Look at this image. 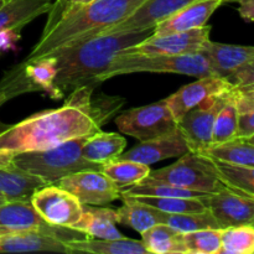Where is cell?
Listing matches in <instances>:
<instances>
[{
	"mask_svg": "<svg viewBox=\"0 0 254 254\" xmlns=\"http://www.w3.org/2000/svg\"><path fill=\"white\" fill-rule=\"evenodd\" d=\"M227 93L212 97L198 104L184 114L178 122V128L188 144L189 151L201 154L212 144L213 124L227 99Z\"/></svg>",
	"mask_w": 254,
	"mask_h": 254,
	"instance_id": "8fae6325",
	"label": "cell"
},
{
	"mask_svg": "<svg viewBox=\"0 0 254 254\" xmlns=\"http://www.w3.org/2000/svg\"><path fill=\"white\" fill-rule=\"evenodd\" d=\"M11 231L12 230H9V228L1 227V226H0V237H1V236H4V235H6V233L11 232Z\"/></svg>",
	"mask_w": 254,
	"mask_h": 254,
	"instance_id": "ab89813d",
	"label": "cell"
},
{
	"mask_svg": "<svg viewBox=\"0 0 254 254\" xmlns=\"http://www.w3.org/2000/svg\"><path fill=\"white\" fill-rule=\"evenodd\" d=\"M131 197L165 213L202 212L207 210L201 198L195 197H153V196H131Z\"/></svg>",
	"mask_w": 254,
	"mask_h": 254,
	"instance_id": "d6a6232c",
	"label": "cell"
},
{
	"mask_svg": "<svg viewBox=\"0 0 254 254\" xmlns=\"http://www.w3.org/2000/svg\"><path fill=\"white\" fill-rule=\"evenodd\" d=\"M94 1V0H66L64 2H62V4H52V7L51 10H50V14H54V12H57L60 11V10L62 9V7H71V6H82V5H86V4H89V2Z\"/></svg>",
	"mask_w": 254,
	"mask_h": 254,
	"instance_id": "f35d334b",
	"label": "cell"
},
{
	"mask_svg": "<svg viewBox=\"0 0 254 254\" xmlns=\"http://www.w3.org/2000/svg\"><path fill=\"white\" fill-rule=\"evenodd\" d=\"M96 87H77L62 106L32 114L14 126H6L0 131V168H6L10 159L20 153L45 150L101 130L102 124L118 111L119 104L107 97L92 98Z\"/></svg>",
	"mask_w": 254,
	"mask_h": 254,
	"instance_id": "6da1fadb",
	"label": "cell"
},
{
	"mask_svg": "<svg viewBox=\"0 0 254 254\" xmlns=\"http://www.w3.org/2000/svg\"><path fill=\"white\" fill-rule=\"evenodd\" d=\"M4 202H6V200H5L4 197H1V196H0V205H1V203H4Z\"/></svg>",
	"mask_w": 254,
	"mask_h": 254,
	"instance_id": "7bdbcfd3",
	"label": "cell"
},
{
	"mask_svg": "<svg viewBox=\"0 0 254 254\" xmlns=\"http://www.w3.org/2000/svg\"><path fill=\"white\" fill-rule=\"evenodd\" d=\"M232 87L253 86L254 84V61L238 67L226 78Z\"/></svg>",
	"mask_w": 254,
	"mask_h": 254,
	"instance_id": "e575fe53",
	"label": "cell"
},
{
	"mask_svg": "<svg viewBox=\"0 0 254 254\" xmlns=\"http://www.w3.org/2000/svg\"><path fill=\"white\" fill-rule=\"evenodd\" d=\"M30 203L45 222L57 227L71 228L82 216V203L55 184L37 189Z\"/></svg>",
	"mask_w": 254,
	"mask_h": 254,
	"instance_id": "30bf717a",
	"label": "cell"
},
{
	"mask_svg": "<svg viewBox=\"0 0 254 254\" xmlns=\"http://www.w3.org/2000/svg\"><path fill=\"white\" fill-rule=\"evenodd\" d=\"M121 198L123 206L116 210L117 223L133 228L139 233H143L156 223H165V212L145 205L131 196L121 195Z\"/></svg>",
	"mask_w": 254,
	"mask_h": 254,
	"instance_id": "7402d4cb",
	"label": "cell"
},
{
	"mask_svg": "<svg viewBox=\"0 0 254 254\" xmlns=\"http://www.w3.org/2000/svg\"><path fill=\"white\" fill-rule=\"evenodd\" d=\"M2 1H4V0H0V4H1V2H2Z\"/></svg>",
	"mask_w": 254,
	"mask_h": 254,
	"instance_id": "ee69618b",
	"label": "cell"
},
{
	"mask_svg": "<svg viewBox=\"0 0 254 254\" xmlns=\"http://www.w3.org/2000/svg\"><path fill=\"white\" fill-rule=\"evenodd\" d=\"M69 253L64 242L39 231H11L0 237V253Z\"/></svg>",
	"mask_w": 254,
	"mask_h": 254,
	"instance_id": "ac0fdd59",
	"label": "cell"
},
{
	"mask_svg": "<svg viewBox=\"0 0 254 254\" xmlns=\"http://www.w3.org/2000/svg\"><path fill=\"white\" fill-rule=\"evenodd\" d=\"M153 32L154 29H145L101 34L54 50L46 55L55 59L56 76L54 87L64 96L66 91L84 84L98 86L97 78L108 68L117 55L141 42Z\"/></svg>",
	"mask_w": 254,
	"mask_h": 254,
	"instance_id": "3957f363",
	"label": "cell"
},
{
	"mask_svg": "<svg viewBox=\"0 0 254 254\" xmlns=\"http://www.w3.org/2000/svg\"><path fill=\"white\" fill-rule=\"evenodd\" d=\"M139 72L176 73L196 77V78L215 76L210 60L203 51L178 55V56L119 54L112 60L108 68L99 74L97 82L102 83L112 77L139 73Z\"/></svg>",
	"mask_w": 254,
	"mask_h": 254,
	"instance_id": "5b68a950",
	"label": "cell"
},
{
	"mask_svg": "<svg viewBox=\"0 0 254 254\" xmlns=\"http://www.w3.org/2000/svg\"><path fill=\"white\" fill-rule=\"evenodd\" d=\"M86 138L71 139L45 150L20 153L10 159L5 169L36 176L49 185L78 171L101 170L102 165L82 156V145Z\"/></svg>",
	"mask_w": 254,
	"mask_h": 254,
	"instance_id": "277c9868",
	"label": "cell"
},
{
	"mask_svg": "<svg viewBox=\"0 0 254 254\" xmlns=\"http://www.w3.org/2000/svg\"><path fill=\"white\" fill-rule=\"evenodd\" d=\"M202 155L235 165L254 168V136L236 138L221 144H211Z\"/></svg>",
	"mask_w": 254,
	"mask_h": 254,
	"instance_id": "484cf974",
	"label": "cell"
},
{
	"mask_svg": "<svg viewBox=\"0 0 254 254\" xmlns=\"http://www.w3.org/2000/svg\"><path fill=\"white\" fill-rule=\"evenodd\" d=\"M56 66L54 57L27 61L24 60L7 69L0 79V107L10 99L31 92H44L50 98L60 99L62 94L54 87Z\"/></svg>",
	"mask_w": 254,
	"mask_h": 254,
	"instance_id": "8992f818",
	"label": "cell"
},
{
	"mask_svg": "<svg viewBox=\"0 0 254 254\" xmlns=\"http://www.w3.org/2000/svg\"><path fill=\"white\" fill-rule=\"evenodd\" d=\"M232 86L218 76H206L192 83L181 87L178 92L165 99L174 119L178 123L185 113L212 97L221 96L231 91Z\"/></svg>",
	"mask_w": 254,
	"mask_h": 254,
	"instance_id": "5bb4252c",
	"label": "cell"
},
{
	"mask_svg": "<svg viewBox=\"0 0 254 254\" xmlns=\"http://www.w3.org/2000/svg\"><path fill=\"white\" fill-rule=\"evenodd\" d=\"M145 0H94L82 6H66L50 14L39 41L26 56L41 59L60 47L104 34L130 16Z\"/></svg>",
	"mask_w": 254,
	"mask_h": 254,
	"instance_id": "7a4b0ae2",
	"label": "cell"
},
{
	"mask_svg": "<svg viewBox=\"0 0 254 254\" xmlns=\"http://www.w3.org/2000/svg\"><path fill=\"white\" fill-rule=\"evenodd\" d=\"M206 158L210 163L212 173L225 188L240 195L254 198V168L228 164L210 156Z\"/></svg>",
	"mask_w": 254,
	"mask_h": 254,
	"instance_id": "d4e9b609",
	"label": "cell"
},
{
	"mask_svg": "<svg viewBox=\"0 0 254 254\" xmlns=\"http://www.w3.org/2000/svg\"><path fill=\"white\" fill-rule=\"evenodd\" d=\"M191 1L193 0H145L130 16L107 30L104 34L154 29L158 22Z\"/></svg>",
	"mask_w": 254,
	"mask_h": 254,
	"instance_id": "e0dca14e",
	"label": "cell"
},
{
	"mask_svg": "<svg viewBox=\"0 0 254 254\" xmlns=\"http://www.w3.org/2000/svg\"><path fill=\"white\" fill-rule=\"evenodd\" d=\"M184 245L188 254H218L221 247L220 228L183 233Z\"/></svg>",
	"mask_w": 254,
	"mask_h": 254,
	"instance_id": "836d02e7",
	"label": "cell"
},
{
	"mask_svg": "<svg viewBox=\"0 0 254 254\" xmlns=\"http://www.w3.org/2000/svg\"><path fill=\"white\" fill-rule=\"evenodd\" d=\"M165 223L179 233H189L207 228H220L208 210L202 212L166 213ZM221 230V228H220Z\"/></svg>",
	"mask_w": 254,
	"mask_h": 254,
	"instance_id": "1f68e13d",
	"label": "cell"
},
{
	"mask_svg": "<svg viewBox=\"0 0 254 254\" xmlns=\"http://www.w3.org/2000/svg\"><path fill=\"white\" fill-rule=\"evenodd\" d=\"M55 185L71 192L82 205L106 206L121 198V188L101 170L78 171Z\"/></svg>",
	"mask_w": 254,
	"mask_h": 254,
	"instance_id": "7c38bea8",
	"label": "cell"
},
{
	"mask_svg": "<svg viewBox=\"0 0 254 254\" xmlns=\"http://www.w3.org/2000/svg\"><path fill=\"white\" fill-rule=\"evenodd\" d=\"M240 7L238 12L246 21H253L254 20V0H241L238 1Z\"/></svg>",
	"mask_w": 254,
	"mask_h": 254,
	"instance_id": "74e56055",
	"label": "cell"
},
{
	"mask_svg": "<svg viewBox=\"0 0 254 254\" xmlns=\"http://www.w3.org/2000/svg\"><path fill=\"white\" fill-rule=\"evenodd\" d=\"M101 171L122 189L141 183L149 175L150 168L149 165L136 161L116 159L102 165Z\"/></svg>",
	"mask_w": 254,
	"mask_h": 254,
	"instance_id": "f1b7e54d",
	"label": "cell"
},
{
	"mask_svg": "<svg viewBox=\"0 0 254 254\" xmlns=\"http://www.w3.org/2000/svg\"><path fill=\"white\" fill-rule=\"evenodd\" d=\"M221 230L235 226L254 225V198L240 195L227 188L201 197Z\"/></svg>",
	"mask_w": 254,
	"mask_h": 254,
	"instance_id": "4fadbf2b",
	"label": "cell"
},
{
	"mask_svg": "<svg viewBox=\"0 0 254 254\" xmlns=\"http://www.w3.org/2000/svg\"><path fill=\"white\" fill-rule=\"evenodd\" d=\"M237 136L253 138L254 136V109L237 111Z\"/></svg>",
	"mask_w": 254,
	"mask_h": 254,
	"instance_id": "d590c367",
	"label": "cell"
},
{
	"mask_svg": "<svg viewBox=\"0 0 254 254\" xmlns=\"http://www.w3.org/2000/svg\"><path fill=\"white\" fill-rule=\"evenodd\" d=\"M238 2V1H241V0H222V4L223 2Z\"/></svg>",
	"mask_w": 254,
	"mask_h": 254,
	"instance_id": "60d3db41",
	"label": "cell"
},
{
	"mask_svg": "<svg viewBox=\"0 0 254 254\" xmlns=\"http://www.w3.org/2000/svg\"><path fill=\"white\" fill-rule=\"evenodd\" d=\"M202 51L210 60L215 76L225 79L238 67L254 61V49L252 46L221 44L208 40Z\"/></svg>",
	"mask_w": 254,
	"mask_h": 254,
	"instance_id": "d6986e66",
	"label": "cell"
},
{
	"mask_svg": "<svg viewBox=\"0 0 254 254\" xmlns=\"http://www.w3.org/2000/svg\"><path fill=\"white\" fill-rule=\"evenodd\" d=\"M6 128V124H4V123H1V122H0V131L2 130V129H5Z\"/></svg>",
	"mask_w": 254,
	"mask_h": 254,
	"instance_id": "b9f144b4",
	"label": "cell"
},
{
	"mask_svg": "<svg viewBox=\"0 0 254 254\" xmlns=\"http://www.w3.org/2000/svg\"><path fill=\"white\" fill-rule=\"evenodd\" d=\"M69 253L91 254H149L141 241L130 238H116V240H74L64 243Z\"/></svg>",
	"mask_w": 254,
	"mask_h": 254,
	"instance_id": "cb8c5ba5",
	"label": "cell"
},
{
	"mask_svg": "<svg viewBox=\"0 0 254 254\" xmlns=\"http://www.w3.org/2000/svg\"><path fill=\"white\" fill-rule=\"evenodd\" d=\"M20 31L19 29L0 30V55L14 49L21 35Z\"/></svg>",
	"mask_w": 254,
	"mask_h": 254,
	"instance_id": "8d00e7d4",
	"label": "cell"
},
{
	"mask_svg": "<svg viewBox=\"0 0 254 254\" xmlns=\"http://www.w3.org/2000/svg\"><path fill=\"white\" fill-rule=\"evenodd\" d=\"M222 4V0H193L190 4L176 10L174 14L161 20L154 27L153 35L186 31L202 27L207 24L211 15Z\"/></svg>",
	"mask_w": 254,
	"mask_h": 254,
	"instance_id": "2e32d148",
	"label": "cell"
},
{
	"mask_svg": "<svg viewBox=\"0 0 254 254\" xmlns=\"http://www.w3.org/2000/svg\"><path fill=\"white\" fill-rule=\"evenodd\" d=\"M211 26L205 25L202 27L186 31L169 32L164 35H150L139 44L128 47L121 54L123 55H178L193 54L202 51L206 42L210 40Z\"/></svg>",
	"mask_w": 254,
	"mask_h": 254,
	"instance_id": "9c48e42d",
	"label": "cell"
},
{
	"mask_svg": "<svg viewBox=\"0 0 254 254\" xmlns=\"http://www.w3.org/2000/svg\"><path fill=\"white\" fill-rule=\"evenodd\" d=\"M116 210L101 206L82 205V216L71 228L99 240H116L123 237L116 226Z\"/></svg>",
	"mask_w": 254,
	"mask_h": 254,
	"instance_id": "ffe728a7",
	"label": "cell"
},
{
	"mask_svg": "<svg viewBox=\"0 0 254 254\" xmlns=\"http://www.w3.org/2000/svg\"><path fill=\"white\" fill-rule=\"evenodd\" d=\"M141 183L168 184L176 188L206 193L217 192L225 188L212 173L207 158L191 151L181 155L175 164L158 170H150L149 175Z\"/></svg>",
	"mask_w": 254,
	"mask_h": 254,
	"instance_id": "52a82bcc",
	"label": "cell"
},
{
	"mask_svg": "<svg viewBox=\"0 0 254 254\" xmlns=\"http://www.w3.org/2000/svg\"><path fill=\"white\" fill-rule=\"evenodd\" d=\"M140 235L141 242L149 253L188 254L183 233H179L166 223H156Z\"/></svg>",
	"mask_w": 254,
	"mask_h": 254,
	"instance_id": "4316f807",
	"label": "cell"
},
{
	"mask_svg": "<svg viewBox=\"0 0 254 254\" xmlns=\"http://www.w3.org/2000/svg\"><path fill=\"white\" fill-rule=\"evenodd\" d=\"M188 151V144L179 128H176L175 130L170 131L165 135L158 136V138L150 139V140L140 141L130 150L126 151V153L123 151L118 156V159H126V160L151 165V164L165 160V159L180 158Z\"/></svg>",
	"mask_w": 254,
	"mask_h": 254,
	"instance_id": "9a60e30c",
	"label": "cell"
},
{
	"mask_svg": "<svg viewBox=\"0 0 254 254\" xmlns=\"http://www.w3.org/2000/svg\"><path fill=\"white\" fill-rule=\"evenodd\" d=\"M116 124L122 133L139 141L165 135L178 128V123L166 106L165 99L128 109L117 117Z\"/></svg>",
	"mask_w": 254,
	"mask_h": 254,
	"instance_id": "ba28073f",
	"label": "cell"
},
{
	"mask_svg": "<svg viewBox=\"0 0 254 254\" xmlns=\"http://www.w3.org/2000/svg\"><path fill=\"white\" fill-rule=\"evenodd\" d=\"M54 0H4L0 4V30L19 29L51 10Z\"/></svg>",
	"mask_w": 254,
	"mask_h": 254,
	"instance_id": "44dd1931",
	"label": "cell"
},
{
	"mask_svg": "<svg viewBox=\"0 0 254 254\" xmlns=\"http://www.w3.org/2000/svg\"><path fill=\"white\" fill-rule=\"evenodd\" d=\"M127 146L124 136L99 130L87 136L82 145V156L91 163L104 165L118 159Z\"/></svg>",
	"mask_w": 254,
	"mask_h": 254,
	"instance_id": "603a6c76",
	"label": "cell"
},
{
	"mask_svg": "<svg viewBox=\"0 0 254 254\" xmlns=\"http://www.w3.org/2000/svg\"><path fill=\"white\" fill-rule=\"evenodd\" d=\"M232 89V88H231ZM238 112L231 91L227 93V99L218 112L215 119L212 130V144H221L237 136Z\"/></svg>",
	"mask_w": 254,
	"mask_h": 254,
	"instance_id": "4dcf8cb0",
	"label": "cell"
},
{
	"mask_svg": "<svg viewBox=\"0 0 254 254\" xmlns=\"http://www.w3.org/2000/svg\"><path fill=\"white\" fill-rule=\"evenodd\" d=\"M49 185L36 176L0 168V196L6 201L30 200L37 189Z\"/></svg>",
	"mask_w": 254,
	"mask_h": 254,
	"instance_id": "83f0119b",
	"label": "cell"
},
{
	"mask_svg": "<svg viewBox=\"0 0 254 254\" xmlns=\"http://www.w3.org/2000/svg\"><path fill=\"white\" fill-rule=\"evenodd\" d=\"M253 252V225L235 226L221 230V247L218 254H252Z\"/></svg>",
	"mask_w": 254,
	"mask_h": 254,
	"instance_id": "f546056e",
	"label": "cell"
}]
</instances>
